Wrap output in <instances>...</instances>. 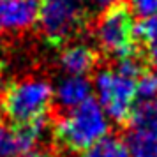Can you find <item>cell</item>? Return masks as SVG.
I'll list each match as a JSON object with an SVG mask.
<instances>
[{
	"label": "cell",
	"instance_id": "1",
	"mask_svg": "<svg viewBox=\"0 0 157 157\" xmlns=\"http://www.w3.org/2000/svg\"><path fill=\"white\" fill-rule=\"evenodd\" d=\"M111 120L97 101H86L85 104L64 111L55 124V138L64 148L71 152H85L92 145L109 136Z\"/></svg>",
	"mask_w": 157,
	"mask_h": 157
},
{
	"label": "cell",
	"instance_id": "2",
	"mask_svg": "<svg viewBox=\"0 0 157 157\" xmlns=\"http://www.w3.org/2000/svg\"><path fill=\"white\" fill-rule=\"evenodd\" d=\"M53 102V86L48 79L39 76H27L13 81L4 90L0 108L2 113L14 125H29L46 118Z\"/></svg>",
	"mask_w": 157,
	"mask_h": 157
},
{
	"label": "cell",
	"instance_id": "3",
	"mask_svg": "<svg viewBox=\"0 0 157 157\" xmlns=\"http://www.w3.org/2000/svg\"><path fill=\"white\" fill-rule=\"evenodd\" d=\"M94 94L108 118L118 124L129 120L136 108V78L124 74L117 67L97 71L94 78Z\"/></svg>",
	"mask_w": 157,
	"mask_h": 157
},
{
	"label": "cell",
	"instance_id": "4",
	"mask_svg": "<svg viewBox=\"0 0 157 157\" xmlns=\"http://www.w3.org/2000/svg\"><path fill=\"white\" fill-rule=\"evenodd\" d=\"M134 20L127 6L117 4L102 11L94 29L99 50L111 58H125L134 55Z\"/></svg>",
	"mask_w": 157,
	"mask_h": 157
},
{
	"label": "cell",
	"instance_id": "5",
	"mask_svg": "<svg viewBox=\"0 0 157 157\" xmlns=\"http://www.w3.org/2000/svg\"><path fill=\"white\" fill-rule=\"evenodd\" d=\"M85 20L83 0H41L39 27L43 36L53 44L71 39Z\"/></svg>",
	"mask_w": 157,
	"mask_h": 157
},
{
	"label": "cell",
	"instance_id": "6",
	"mask_svg": "<svg viewBox=\"0 0 157 157\" xmlns=\"http://www.w3.org/2000/svg\"><path fill=\"white\" fill-rule=\"evenodd\" d=\"M127 122L131 157H157V101L136 104Z\"/></svg>",
	"mask_w": 157,
	"mask_h": 157
},
{
	"label": "cell",
	"instance_id": "7",
	"mask_svg": "<svg viewBox=\"0 0 157 157\" xmlns=\"http://www.w3.org/2000/svg\"><path fill=\"white\" fill-rule=\"evenodd\" d=\"M48 118H41L29 125L0 124V157H25L34 154L37 143L43 140Z\"/></svg>",
	"mask_w": 157,
	"mask_h": 157
},
{
	"label": "cell",
	"instance_id": "8",
	"mask_svg": "<svg viewBox=\"0 0 157 157\" xmlns=\"http://www.w3.org/2000/svg\"><path fill=\"white\" fill-rule=\"evenodd\" d=\"M41 0H0V32L21 34L39 21Z\"/></svg>",
	"mask_w": 157,
	"mask_h": 157
},
{
	"label": "cell",
	"instance_id": "9",
	"mask_svg": "<svg viewBox=\"0 0 157 157\" xmlns=\"http://www.w3.org/2000/svg\"><path fill=\"white\" fill-rule=\"evenodd\" d=\"M94 85L86 76H67L57 83L53 88V99L64 111L74 109V108L85 104L92 99Z\"/></svg>",
	"mask_w": 157,
	"mask_h": 157
},
{
	"label": "cell",
	"instance_id": "10",
	"mask_svg": "<svg viewBox=\"0 0 157 157\" xmlns=\"http://www.w3.org/2000/svg\"><path fill=\"white\" fill-rule=\"evenodd\" d=\"M97 64V53L85 43H71L60 51L58 65L67 76H86Z\"/></svg>",
	"mask_w": 157,
	"mask_h": 157
},
{
	"label": "cell",
	"instance_id": "11",
	"mask_svg": "<svg viewBox=\"0 0 157 157\" xmlns=\"http://www.w3.org/2000/svg\"><path fill=\"white\" fill-rule=\"evenodd\" d=\"M79 157H131V152L125 140L118 136H106L85 152H81Z\"/></svg>",
	"mask_w": 157,
	"mask_h": 157
},
{
	"label": "cell",
	"instance_id": "12",
	"mask_svg": "<svg viewBox=\"0 0 157 157\" xmlns=\"http://www.w3.org/2000/svg\"><path fill=\"white\" fill-rule=\"evenodd\" d=\"M134 36L136 41H140L145 46V50L157 48V14L141 18L134 25Z\"/></svg>",
	"mask_w": 157,
	"mask_h": 157
},
{
	"label": "cell",
	"instance_id": "13",
	"mask_svg": "<svg viewBox=\"0 0 157 157\" xmlns=\"http://www.w3.org/2000/svg\"><path fill=\"white\" fill-rule=\"evenodd\" d=\"M136 95L140 102L157 101V69L141 71V74L136 78Z\"/></svg>",
	"mask_w": 157,
	"mask_h": 157
},
{
	"label": "cell",
	"instance_id": "14",
	"mask_svg": "<svg viewBox=\"0 0 157 157\" xmlns=\"http://www.w3.org/2000/svg\"><path fill=\"white\" fill-rule=\"evenodd\" d=\"M129 9L140 18L157 14V0H127Z\"/></svg>",
	"mask_w": 157,
	"mask_h": 157
},
{
	"label": "cell",
	"instance_id": "15",
	"mask_svg": "<svg viewBox=\"0 0 157 157\" xmlns=\"http://www.w3.org/2000/svg\"><path fill=\"white\" fill-rule=\"evenodd\" d=\"M83 4L92 9H97V11H106L117 4H120V0H83Z\"/></svg>",
	"mask_w": 157,
	"mask_h": 157
},
{
	"label": "cell",
	"instance_id": "16",
	"mask_svg": "<svg viewBox=\"0 0 157 157\" xmlns=\"http://www.w3.org/2000/svg\"><path fill=\"white\" fill-rule=\"evenodd\" d=\"M25 157H50V155H46V154H37V152H34V154H30V155H25Z\"/></svg>",
	"mask_w": 157,
	"mask_h": 157
}]
</instances>
